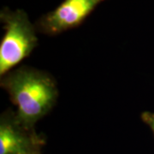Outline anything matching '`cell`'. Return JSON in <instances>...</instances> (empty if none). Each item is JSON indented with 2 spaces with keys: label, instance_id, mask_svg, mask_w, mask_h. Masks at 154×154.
Returning <instances> with one entry per match:
<instances>
[{
  "label": "cell",
  "instance_id": "6da1fadb",
  "mask_svg": "<svg viewBox=\"0 0 154 154\" xmlns=\"http://www.w3.org/2000/svg\"><path fill=\"white\" fill-rule=\"evenodd\" d=\"M1 87L17 107L19 121L29 128L49 113L57 103L58 89L46 72L22 66L1 77Z\"/></svg>",
  "mask_w": 154,
  "mask_h": 154
},
{
  "label": "cell",
  "instance_id": "7a4b0ae2",
  "mask_svg": "<svg viewBox=\"0 0 154 154\" xmlns=\"http://www.w3.org/2000/svg\"><path fill=\"white\" fill-rule=\"evenodd\" d=\"M5 34L0 43V76L3 77L32 53L38 45L33 25L22 10L1 11Z\"/></svg>",
  "mask_w": 154,
  "mask_h": 154
},
{
  "label": "cell",
  "instance_id": "3957f363",
  "mask_svg": "<svg viewBox=\"0 0 154 154\" xmlns=\"http://www.w3.org/2000/svg\"><path fill=\"white\" fill-rule=\"evenodd\" d=\"M45 144L44 136L35 128L19 121L17 113L7 110L0 117V154H41Z\"/></svg>",
  "mask_w": 154,
  "mask_h": 154
},
{
  "label": "cell",
  "instance_id": "277c9868",
  "mask_svg": "<svg viewBox=\"0 0 154 154\" xmlns=\"http://www.w3.org/2000/svg\"><path fill=\"white\" fill-rule=\"evenodd\" d=\"M105 0H63L54 11L42 17L39 29L55 35L79 26Z\"/></svg>",
  "mask_w": 154,
  "mask_h": 154
},
{
  "label": "cell",
  "instance_id": "5b68a950",
  "mask_svg": "<svg viewBox=\"0 0 154 154\" xmlns=\"http://www.w3.org/2000/svg\"><path fill=\"white\" fill-rule=\"evenodd\" d=\"M140 118L151 128L154 135V113L149 112V111H145L141 114Z\"/></svg>",
  "mask_w": 154,
  "mask_h": 154
}]
</instances>
